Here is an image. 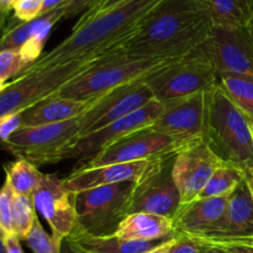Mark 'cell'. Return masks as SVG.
Returning a JSON list of instances; mask_svg holds the SVG:
<instances>
[{
	"mask_svg": "<svg viewBox=\"0 0 253 253\" xmlns=\"http://www.w3.org/2000/svg\"><path fill=\"white\" fill-rule=\"evenodd\" d=\"M219 78L220 86L227 96L253 120V76L222 73Z\"/></svg>",
	"mask_w": 253,
	"mask_h": 253,
	"instance_id": "25",
	"label": "cell"
},
{
	"mask_svg": "<svg viewBox=\"0 0 253 253\" xmlns=\"http://www.w3.org/2000/svg\"><path fill=\"white\" fill-rule=\"evenodd\" d=\"M205 253H231L229 251V250H226L225 247H221V246H212L210 247L209 250H208Z\"/></svg>",
	"mask_w": 253,
	"mask_h": 253,
	"instance_id": "44",
	"label": "cell"
},
{
	"mask_svg": "<svg viewBox=\"0 0 253 253\" xmlns=\"http://www.w3.org/2000/svg\"><path fill=\"white\" fill-rule=\"evenodd\" d=\"M37 219L32 197L15 195L12 210V232L20 240H26Z\"/></svg>",
	"mask_w": 253,
	"mask_h": 253,
	"instance_id": "27",
	"label": "cell"
},
{
	"mask_svg": "<svg viewBox=\"0 0 253 253\" xmlns=\"http://www.w3.org/2000/svg\"><path fill=\"white\" fill-rule=\"evenodd\" d=\"M62 253H83L78 246L69 237L62 242Z\"/></svg>",
	"mask_w": 253,
	"mask_h": 253,
	"instance_id": "40",
	"label": "cell"
},
{
	"mask_svg": "<svg viewBox=\"0 0 253 253\" xmlns=\"http://www.w3.org/2000/svg\"><path fill=\"white\" fill-rule=\"evenodd\" d=\"M165 105L161 101L153 99L151 103L141 108L140 110L100 128V130L91 132L84 137L78 138L73 145L69 146L62 155L63 160H78V163L85 162L89 158L98 155L100 151L110 146L111 143L121 140L125 136L150 127L156 123L158 118L162 115Z\"/></svg>",
	"mask_w": 253,
	"mask_h": 253,
	"instance_id": "13",
	"label": "cell"
},
{
	"mask_svg": "<svg viewBox=\"0 0 253 253\" xmlns=\"http://www.w3.org/2000/svg\"><path fill=\"white\" fill-rule=\"evenodd\" d=\"M246 182H247V185H249L250 192H251L252 199H253V170H251V172H246Z\"/></svg>",
	"mask_w": 253,
	"mask_h": 253,
	"instance_id": "45",
	"label": "cell"
},
{
	"mask_svg": "<svg viewBox=\"0 0 253 253\" xmlns=\"http://www.w3.org/2000/svg\"><path fill=\"white\" fill-rule=\"evenodd\" d=\"M175 156L165 158L157 169L133 183L126 205V216L133 212H150L173 220L180 209L179 193L173 179Z\"/></svg>",
	"mask_w": 253,
	"mask_h": 253,
	"instance_id": "11",
	"label": "cell"
},
{
	"mask_svg": "<svg viewBox=\"0 0 253 253\" xmlns=\"http://www.w3.org/2000/svg\"><path fill=\"white\" fill-rule=\"evenodd\" d=\"M32 200L35 209L46 220L57 241L63 242L71 236L77 222L76 202L63 179L56 174H44L32 194Z\"/></svg>",
	"mask_w": 253,
	"mask_h": 253,
	"instance_id": "16",
	"label": "cell"
},
{
	"mask_svg": "<svg viewBox=\"0 0 253 253\" xmlns=\"http://www.w3.org/2000/svg\"><path fill=\"white\" fill-rule=\"evenodd\" d=\"M212 25L198 0H162L113 51L150 58H180L208 39Z\"/></svg>",
	"mask_w": 253,
	"mask_h": 253,
	"instance_id": "1",
	"label": "cell"
},
{
	"mask_svg": "<svg viewBox=\"0 0 253 253\" xmlns=\"http://www.w3.org/2000/svg\"><path fill=\"white\" fill-rule=\"evenodd\" d=\"M161 1L125 0L90 19L78 21L69 36L31 66L49 68L105 56L126 41Z\"/></svg>",
	"mask_w": 253,
	"mask_h": 253,
	"instance_id": "2",
	"label": "cell"
},
{
	"mask_svg": "<svg viewBox=\"0 0 253 253\" xmlns=\"http://www.w3.org/2000/svg\"><path fill=\"white\" fill-rule=\"evenodd\" d=\"M0 253H6V251H5V247H4V242H2L1 239H0Z\"/></svg>",
	"mask_w": 253,
	"mask_h": 253,
	"instance_id": "47",
	"label": "cell"
},
{
	"mask_svg": "<svg viewBox=\"0 0 253 253\" xmlns=\"http://www.w3.org/2000/svg\"><path fill=\"white\" fill-rule=\"evenodd\" d=\"M100 98V96H99ZM99 98L90 100H78L73 98H64L57 94L39 101L22 113V127L49 125L63 123L88 111Z\"/></svg>",
	"mask_w": 253,
	"mask_h": 253,
	"instance_id": "20",
	"label": "cell"
},
{
	"mask_svg": "<svg viewBox=\"0 0 253 253\" xmlns=\"http://www.w3.org/2000/svg\"><path fill=\"white\" fill-rule=\"evenodd\" d=\"M83 118L77 116L63 123L21 127L2 147L17 158H24L36 167L62 161L64 151L79 138Z\"/></svg>",
	"mask_w": 253,
	"mask_h": 253,
	"instance_id": "7",
	"label": "cell"
},
{
	"mask_svg": "<svg viewBox=\"0 0 253 253\" xmlns=\"http://www.w3.org/2000/svg\"><path fill=\"white\" fill-rule=\"evenodd\" d=\"M7 15H9V11H7V10H5L2 6H0V41H1L5 31H6Z\"/></svg>",
	"mask_w": 253,
	"mask_h": 253,
	"instance_id": "41",
	"label": "cell"
},
{
	"mask_svg": "<svg viewBox=\"0 0 253 253\" xmlns=\"http://www.w3.org/2000/svg\"><path fill=\"white\" fill-rule=\"evenodd\" d=\"M104 0H67L64 4L57 9L63 15V19H69L76 15L94 10L103 2Z\"/></svg>",
	"mask_w": 253,
	"mask_h": 253,
	"instance_id": "33",
	"label": "cell"
},
{
	"mask_svg": "<svg viewBox=\"0 0 253 253\" xmlns=\"http://www.w3.org/2000/svg\"><path fill=\"white\" fill-rule=\"evenodd\" d=\"M226 250H229L231 253H253V246H249V245H242V244H230L224 245Z\"/></svg>",
	"mask_w": 253,
	"mask_h": 253,
	"instance_id": "38",
	"label": "cell"
},
{
	"mask_svg": "<svg viewBox=\"0 0 253 253\" xmlns=\"http://www.w3.org/2000/svg\"><path fill=\"white\" fill-rule=\"evenodd\" d=\"M230 244H242V245H249V246H253V235L252 236L245 237V239L236 240V241L230 242ZM230 244H226V245H230ZM221 246H224V245H221Z\"/></svg>",
	"mask_w": 253,
	"mask_h": 253,
	"instance_id": "42",
	"label": "cell"
},
{
	"mask_svg": "<svg viewBox=\"0 0 253 253\" xmlns=\"http://www.w3.org/2000/svg\"><path fill=\"white\" fill-rule=\"evenodd\" d=\"M43 0H17L12 6L15 19L20 22H30L41 16Z\"/></svg>",
	"mask_w": 253,
	"mask_h": 253,
	"instance_id": "31",
	"label": "cell"
},
{
	"mask_svg": "<svg viewBox=\"0 0 253 253\" xmlns=\"http://www.w3.org/2000/svg\"><path fill=\"white\" fill-rule=\"evenodd\" d=\"M253 235V199L245 180L229 197L226 211L216 226L198 240L210 246H221ZM190 237V236H189Z\"/></svg>",
	"mask_w": 253,
	"mask_h": 253,
	"instance_id": "18",
	"label": "cell"
},
{
	"mask_svg": "<svg viewBox=\"0 0 253 253\" xmlns=\"http://www.w3.org/2000/svg\"><path fill=\"white\" fill-rule=\"evenodd\" d=\"M224 165L253 170V120L237 108L219 85L210 91L203 138Z\"/></svg>",
	"mask_w": 253,
	"mask_h": 253,
	"instance_id": "3",
	"label": "cell"
},
{
	"mask_svg": "<svg viewBox=\"0 0 253 253\" xmlns=\"http://www.w3.org/2000/svg\"><path fill=\"white\" fill-rule=\"evenodd\" d=\"M208 11L212 24L221 27H240L253 20V0H198Z\"/></svg>",
	"mask_w": 253,
	"mask_h": 253,
	"instance_id": "23",
	"label": "cell"
},
{
	"mask_svg": "<svg viewBox=\"0 0 253 253\" xmlns=\"http://www.w3.org/2000/svg\"><path fill=\"white\" fill-rule=\"evenodd\" d=\"M25 241L34 253H62V242L47 234L39 217L35 220L34 227Z\"/></svg>",
	"mask_w": 253,
	"mask_h": 253,
	"instance_id": "28",
	"label": "cell"
},
{
	"mask_svg": "<svg viewBox=\"0 0 253 253\" xmlns=\"http://www.w3.org/2000/svg\"><path fill=\"white\" fill-rule=\"evenodd\" d=\"M209 244L194 237L177 235L174 236V245H173L170 253H205L210 249Z\"/></svg>",
	"mask_w": 253,
	"mask_h": 253,
	"instance_id": "32",
	"label": "cell"
},
{
	"mask_svg": "<svg viewBox=\"0 0 253 253\" xmlns=\"http://www.w3.org/2000/svg\"><path fill=\"white\" fill-rule=\"evenodd\" d=\"M16 1L17 0H0V6H2L5 10L10 11V10H12V6H14V4Z\"/></svg>",
	"mask_w": 253,
	"mask_h": 253,
	"instance_id": "43",
	"label": "cell"
},
{
	"mask_svg": "<svg viewBox=\"0 0 253 253\" xmlns=\"http://www.w3.org/2000/svg\"><path fill=\"white\" fill-rule=\"evenodd\" d=\"M133 183L103 185L74 194L76 226L93 236H114L126 217Z\"/></svg>",
	"mask_w": 253,
	"mask_h": 253,
	"instance_id": "8",
	"label": "cell"
},
{
	"mask_svg": "<svg viewBox=\"0 0 253 253\" xmlns=\"http://www.w3.org/2000/svg\"><path fill=\"white\" fill-rule=\"evenodd\" d=\"M2 242H4V247L6 253H25L21 247V240L16 235H6L2 239Z\"/></svg>",
	"mask_w": 253,
	"mask_h": 253,
	"instance_id": "36",
	"label": "cell"
},
{
	"mask_svg": "<svg viewBox=\"0 0 253 253\" xmlns=\"http://www.w3.org/2000/svg\"><path fill=\"white\" fill-rule=\"evenodd\" d=\"M188 146L190 145L175 140L162 132H158L151 128L150 126V127L135 131L121 140L111 143L110 146L104 148L98 155L89 158L85 162L77 163L73 170L113 165V163L162 160V158L175 156Z\"/></svg>",
	"mask_w": 253,
	"mask_h": 253,
	"instance_id": "9",
	"label": "cell"
},
{
	"mask_svg": "<svg viewBox=\"0 0 253 253\" xmlns=\"http://www.w3.org/2000/svg\"><path fill=\"white\" fill-rule=\"evenodd\" d=\"M123 1H125V0H104V1L101 2V4L99 5L98 7H95V9H94V10H90V11L84 12V14L82 15L81 19H79L78 21H84V20L90 19V17L95 16V15L100 14V12L106 11V10H109V9H110V7L116 6V5L120 4V2H123Z\"/></svg>",
	"mask_w": 253,
	"mask_h": 253,
	"instance_id": "35",
	"label": "cell"
},
{
	"mask_svg": "<svg viewBox=\"0 0 253 253\" xmlns=\"http://www.w3.org/2000/svg\"><path fill=\"white\" fill-rule=\"evenodd\" d=\"M210 91L163 103L165 109L151 128L193 145L203 141L207 125Z\"/></svg>",
	"mask_w": 253,
	"mask_h": 253,
	"instance_id": "14",
	"label": "cell"
},
{
	"mask_svg": "<svg viewBox=\"0 0 253 253\" xmlns=\"http://www.w3.org/2000/svg\"><path fill=\"white\" fill-rule=\"evenodd\" d=\"M5 236H6V235H5V232L4 231H2V229H1V227H0V239H4V237Z\"/></svg>",
	"mask_w": 253,
	"mask_h": 253,
	"instance_id": "48",
	"label": "cell"
},
{
	"mask_svg": "<svg viewBox=\"0 0 253 253\" xmlns=\"http://www.w3.org/2000/svg\"><path fill=\"white\" fill-rule=\"evenodd\" d=\"M224 163L211 152L204 141L190 145L177 153L173 179L180 198V207L200 197L215 170Z\"/></svg>",
	"mask_w": 253,
	"mask_h": 253,
	"instance_id": "15",
	"label": "cell"
},
{
	"mask_svg": "<svg viewBox=\"0 0 253 253\" xmlns=\"http://www.w3.org/2000/svg\"><path fill=\"white\" fill-rule=\"evenodd\" d=\"M15 193L10 187L9 182L5 179L4 184L0 188V227L5 235H11L12 232V210H14Z\"/></svg>",
	"mask_w": 253,
	"mask_h": 253,
	"instance_id": "30",
	"label": "cell"
},
{
	"mask_svg": "<svg viewBox=\"0 0 253 253\" xmlns=\"http://www.w3.org/2000/svg\"><path fill=\"white\" fill-rule=\"evenodd\" d=\"M175 59L179 58H150L111 51L67 83L57 95L78 100L99 98L118 86L150 77Z\"/></svg>",
	"mask_w": 253,
	"mask_h": 253,
	"instance_id": "4",
	"label": "cell"
},
{
	"mask_svg": "<svg viewBox=\"0 0 253 253\" xmlns=\"http://www.w3.org/2000/svg\"><path fill=\"white\" fill-rule=\"evenodd\" d=\"M67 0H43V7H42L41 16L48 14V12L53 11L54 9L61 6L62 4H64Z\"/></svg>",
	"mask_w": 253,
	"mask_h": 253,
	"instance_id": "39",
	"label": "cell"
},
{
	"mask_svg": "<svg viewBox=\"0 0 253 253\" xmlns=\"http://www.w3.org/2000/svg\"><path fill=\"white\" fill-rule=\"evenodd\" d=\"M227 202L229 197L205 198L180 207L177 215L173 217L174 236L184 235L194 239L204 237L222 219L226 211Z\"/></svg>",
	"mask_w": 253,
	"mask_h": 253,
	"instance_id": "19",
	"label": "cell"
},
{
	"mask_svg": "<svg viewBox=\"0 0 253 253\" xmlns=\"http://www.w3.org/2000/svg\"><path fill=\"white\" fill-rule=\"evenodd\" d=\"M31 64L27 62L20 49L0 51V79L4 82L16 78Z\"/></svg>",
	"mask_w": 253,
	"mask_h": 253,
	"instance_id": "29",
	"label": "cell"
},
{
	"mask_svg": "<svg viewBox=\"0 0 253 253\" xmlns=\"http://www.w3.org/2000/svg\"><path fill=\"white\" fill-rule=\"evenodd\" d=\"M165 160L137 161V162L113 163L93 168L73 170L63 182L72 194H78L91 188L119 183H137L157 169Z\"/></svg>",
	"mask_w": 253,
	"mask_h": 253,
	"instance_id": "17",
	"label": "cell"
},
{
	"mask_svg": "<svg viewBox=\"0 0 253 253\" xmlns=\"http://www.w3.org/2000/svg\"><path fill=\"white\" fill-rule=\"evenodd\" d=\"M22 127V113L10 114L0 119V142H6L17 130Z\"/></svg>",
	"mask_w": 253,
	"mask_h": 253,
	"instance_id": "34",
	"label": "cell"
},
{
	"mask_svg": "<svg viewBox=\"0 0 253 253\" xmlns=\"http://www.w3.org/2000/svg\"><path fill=\"white\" fill-rule=\"evenodd\" d=\"M195 51L219 74L253 76V24L240 27L212 25L208 39Z\"/></svg>",
	"mask_w": 253,
	"mask_h": 253,
	"instance_id": "10",
	"label": "cell"
},
{
	"mask_svg": "<svg viewBox=\"0 0 253 253\" xmlns=\"http://www.w3.org/2000/svg\"><path fill=\"white\" fill-rule=\"evenodd\" d=\"M114 236L127 241H165L174 236L173 220L150 212H133L121 221Z\"/></svg>",
	"mask_w": 253,
	"mask_h": 253,
	"instance_id": "21",
	"label": "cell"
},
{
	"mask_svg": "<svg viewBox=\"0 0 253 253\" xmlns=\"http://www.w3.org/2000/svg\"><path fill=\"white\" fill-rule=\"evenodd\" d=\"M6 82H4V81H1V79H0V93H1L2 90H4L5 89V86H6Z\"/></svg>",
	"mask_w": 253,
	"mask_h": 253,
	"instance_id": "46",
	"label": "cell"
},
{
	"mask_svg": "<svg viewBox=\"0 0 253 253\" xmlns=\"http://www.w3.org/2000/svg\"><path fill=\"white\" fill-rule=\"evenodd\" d=\"M153 99L152 91L146 84L145 78L108 91L82 115L83 124L79 138L140 110Z\"/></svg>",
	"mask_w": 253,
	"mask_h": 253,
	"instance_id": "12",
	"label": "cell"
},
{
	"mask_svg": "<svg viewBox=\"0 0 253 253\" xmlns=\"http://www.w3.org/2000/svg\"><path fill=\"white\" fill-rule=\"evenodd\" d=\"M173 245H174V237L160 242V244L156 245L155 247H152V249L143 253H170Z\"/></svg>",
	"mask_w": 253,
	"mask_h": 253,
	"instance_id": "37",
	"label": "cell"
},
{
	"mask_svg": "<svg viewBox=\"0 0 253 253\" xmlns=\"http://www.w3.org/2000/svg\"><path fill=\"white\" fill-rule=\"evenodd\" d=\"M98 58L68 62L49 68L30 66L14 81L7 83L0 93V119L10 114L24 113L39 101L57 94Z\"/></svg>",
	"mask_w": 253,
	"mask_h": 253,
	"instance_id": "5",
	"label": "cell"
},
{
	"mask_svg": "<svg viewBox=\"0 0 253 253\" xmlns=\"http://www.w3.org/2000/svg\"><path fill=\"white\" fill-rule=\"evenodd\" d=\"M153 98L161 103L211 91L220 84L219 73L195 48L187 56L145 78Z\"/></svg>",
	"mask_w": 253,
	"mask_h": 253,
	"instance_id": "6",
	"label": "cell"
},
{
	"mask_svg": "<svg viewBox=\"0 0 253 253\" xmlns=\"http://www.w3.org/2000/svg\"><path fill=\"white\" fill-rule=\"evenodd\" d=\"M4 170L6 175L5 179L16 195L32 197L44 175L36 166L24 158H17L15 162L7 163Z\"/></svg>",
	"mask_w": 253,
	"mask_h": 253,
	"instance_id": "24",
	"label": "cell"
},
{
	"mask_svg": "<svg viewBox=\"0 0 253 253\" xmlns=\"http://www.w3.org/2000/svg\"><path fill=\"white\" fill-rule=\"evenodd\" d=\"M69 239L83 253H143L162 241H127L116 236H93L74 226Z\"/></svg>",
	"mask_w": 253,
	"mask_h": 253,
	"instance_id": "22",
	"label": "cell"
},
{
	"mask_svg": "<svg viewBox=\"0 0 253 253\" xmlns=\"http://www.w3.org/2000/svg\"><path fill=\"white\" fill-rule=\"evenodd\" d=\"M246 173L229 165H221L214 172L207 187L198 199L205 198H227L245 180Z\"/></svg>",
	"mask_w": 253,
	"mask_h": 253,
	"instance_id": "26",
	"label": "cell"
},
{
	"mask_svg": "<svg viewBox=\"0 0 253 253\" xmlns=\"http://www.w3.org/2000/svg\"><path fill=\"white\" fill-rule=\"evenodd\" d=\"M251 22H252V24H253V20H252V21H251Z\"/></svg>",
	"mask_w": 253,
	"mask_h": 253,
	"instance_id": "49",
	"label": "cell"
}]
</instances>
